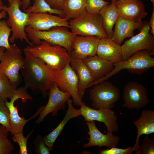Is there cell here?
<instances>
[{
  "label": "cell",
  "instance_id": "obj_1",
  "mask_svg": "<svg viewBox=\"0 0 154 154\" xmlns=\"http://www.w3.org/2000/svg\"><path fill=\"white\" fill-rule=\"evenodd\" d=\"M24 64L20 70L25 88L35 93H40L45 98L47 91L54 83V71L41 59L24 52Z\"/></svg>",
  "mask_w": 154,
  "mask_h": 154
},
{
  "label": "cell",
  "instance_id": "obj_2",
  "mask_svg": "<svg viewBox=\"0 0 154 154\" xmlns=\"http://www.w3.org/2000/svg\"><path fill=\"white\" fill-rule=\"evenodd\" d=\"M23 50L41 59L53 71L64 68L70 58L69 53L65 48L44 40H42L38 45H28Z\"/></svg>",
  "mask_w": 154,
  "mask_h": 154
},
{
  "label": "cell",
  "instance_id": "obj_3",
  "mask_svg": "<svg viewBox=\"0 0 154 154\" xmlns=\"http://www.w3.org/2000/svg\"><path fill=\"white\" fill-rule=\"evenodd\" d=\"M154 53L147 50H142L133 54L126 60L113 63L114 68L110 74L92 82L88 86V88L107 80L123 69H127L131 73L142 74L154 67V58L151 56Z\"/></svg>",
  "mask_w": 154,
  "mask_h": 154
},
{
  "label": "cell",
  "instance_id": "obj_4",
  "mask_svg": "<svg viewBox=\"0 0 154 154\" xmlns=\"http://www.w3.org/2000/svg\"><path fill=\"white\" fill-rule=\"evenodd\" d=\"M68 28L64 26H56L48 30L40 31L27 26L25 31L28 39L31 41L32 46L39 44L42 40H44L63 47L69 53L72 42L76 35L69 31Z\"/></svg>",
  "mask_w": 154,
  "mask_h": 154
},
{
  "label": "cell",
  "instance_id": "obj_5",
  "mask_svg": "<svg viewBox=\"0 0 154 154\" xmlns=\"http://www.w3.org/2000/svg\"><path fill=\"white\" fill-rule=\"evenodd\" d=\"M69 28L76 35L96 36L108 38L104 29L100 14H92L86 11L76 18L69 20Z\"/></svg>",
  "mask_w": 154,
  "mask_h": 154
},
{
  "label": "cell",
  "instance_id": "obj_6",
  "mask_svg": "<svg viewBox=\"0 0 154 154\" xmlns=\"http://www.w3.org/2000/svg\"><path fill=\"white\" fill-rule=\"evenodd\" d=\"M21 5V0H13L8 7L6 5L3 6V9L8 14L9 17L7 22L12 32L9 40L12 43L16 40L19 39L22 41L25 40L32 46L25 31V28L28 25L29 14L22 12L20 9Z\"/></svg>",
  "mask_w": 154,
  "mask_h": 154
},
{
  "label": "cell",
  "instance_id": "obj_7",
  "mask_svg": "<svg viewBox=\"0 0 154 154\" xmlns=\"http://www.w3.org/2000/svg\"><path fill=\"white\" fill-rule=\"evenodd\" d=\"M21 49L15 44L11 45L4 51L0 61V73L6 76L16 87L21 80L19 72L24 64Z\"/></svg>",
  "mask_w": 154,
  "mask_h": 154
},
{
  "label": "cell",
  "instance_id": "obj_8",
  "mask_svg": "<svg viewBox=\"0 0 154 154\" xmlns=\"http://www.w3.org/2000/svg\"><path fill=\"white\" fill-rule=\"evenodd\" d=\"M92 86L89 93L93 108H114L120 97L119 88L107 80Z\"/></svg>",
  "mask_w": 154,
  "mask_h": 154
},
{
  "label": "cell",
  "instance_id": "obj_9",
  "mask_svg": "<svg viewBox=\"0 0 154 154\" xmlns=\"http://www.w3.org/2000/svg\"><path fill=\"white\" fill-rule=\"evenodd\" d=\"M140 32L121 45L122 61L128 59L138 51L146 50L154 53V36L150 33L148 23H143Z\"/></svg>",
  "mask_w": 154,
  "mask_h": 154
},
{
  "label": "cell",
  "instance_id": "obj_10",
  "mask_svg": "<svg viewBox=\"0 0 154 154\" xmlns=\"http://www.w3.org/2000/svg\"><path fill=\"white\" fill-rule=\"evenodd\" d=\"M53 74L54 82L60 90L69 93L74 103L76 106H80L82 99L78 93V78L69 62L62 69L54 70Z\"/></svg>",
  "mask_w": 154,
  "mask_h": 154
},
{
  "label": "cell",
  "instance_id": "obj_11",
  "mask_svg": "<svg viewBox=\"0 0 154 154\" xmlns=\"http://www.w3.org/2000/svg\"><path fill=\"white\" fill-rule=\"evenodd\" d=\"M124 103L123 108L129 110H139L149 104L147 89L143 84L135 81L128 82L125 85L123 92Z\"/></svg>",
  "mask_w": 154,
  "mask_h": 154
},
{
  "label": "cell",
  "instance_id": "obj_12",
  "mask_svg": "<svg viewBox=\"0 0 154 154\" xmlns=\"http://www.w3.org/2000/svg\"><path fill=\"white\" fill-rule=\"evenodd\" d=\"M80 106L81 115L84 117V121L102 122L105 124L108 132L119 131L117 117L112 109L107 108L94 109L88 106L82 101Z\"/></svg>",
  "mask_w": 154,
  "mask_h": 154
},
{
  "label": "cell",
  "instance_id": "obj_13",
  "mask_svg": "<svg viewBox=\"0 0 154 154\" xmlns=\"http://www.w3.org/2000/svg\"><path fill=\"white\" fill-rule=\"evenodd\" d=\"M19 99L21 100L22 102L25 103L29 100H33L32 97L29 95L24 88L20 92L14 95L11 99L10 102L7 100L5 101V105L9 109L10 112V132L11 134L23 133V130L25 124L30 119H33L39 114L44 108V106L40 107L36 113L31 118L25 119L23 117H21L19 114L17 107L14 106L15 102Z\"/></svg>",
  "mask_w": 154,
  "mask_h": 154
},
{
  "label": "cell",
  "instance_id": "obj_14",
  "mask_svg": "<svg viewBox=\"0 0 154 154\" xmlns=\"http://www.w3.org/2000/svg\"><path fill=\"white\" fill-rule=\"evenodd\" d=\"M48 102L39 114L35 121L36 124H40L49 114L53 116H57L58 111L65 110V104L71 96L70 94L61 91L54 82L48 90Z\"/></svg>",
  "mask_w": 154,
  "mask_h": 154
},
{
  "label": "cell",
  "instance_id": "obj_15",
  "mask_svg": "<svg viewBox=\"0 0 154 154\" xmlns=\"http://www.w3.org/2000/svg\"><path fill=\"white\" fill-rule=\"evenodd\" d=\"M100 39L96 36L76 35L71 44L69 53L70 57L82 60L96 55Z\"/></svg>",
  "mask_w": 154,
  "mask_h": 154
},
{
  "label": "cell",
  "instance_id": "obj_16",
  "mask_svg": "<svg viewBox=\"0 0 154 154\" xmlns=\"http://www.w3.org/2000/svg\"><path fill=\"white\" fill-rule=\"evenodd\" d=\"M68 21L65 18L47 13H31L29 15L27 26L40 31L48 30L56 26H64L69 28Z\"/></svg>",
  "mask_w": 154,
  "mask_h": 154
},
{
  "label": "cell",
  "instance_id": "obj_17",
  "mask_svg": "<svg viewBox=\"0 0 154 154\" xmlns=\"http://www.w3.org/2000/svg\"><path fill=\"white\" fill-rule=\"evenodd\" d=\"M86 124L88 127V133L90 137L88 143L84 144V147L105 146L110 148L117 147L120 140L119 136L114 135L113 133L108 132L106 134L102 133L97 127L95 121H86Z\"/></svg>",
  "mask_w": 154,
  "mask_h": 154
},
{
  "label": "cell",
  "instance_id": "obj_18",
  "mask_svg": "<svg viewBox=\"0 0 154 154\" xmlns=\"http://www.w3.org/2000/svg\"><path fill=\"white\" fill-rule=\"evenodd\" d=\"M119 15L134 22L141 20L147 15L144 4L140 0H115Z\"/></svg>",
  "mask_w": 154,
  "mask_h": 154
},
{
  "label": "cell",
  "instance_id": "obj_19",
  "mask_svg": "<svg viewBox=\"0 0 154 154\" xmlns=\"http://www.w3.org/2000/svg\"><path fill=\"white\" fill-rule=\"evenodd\" d=\"M143 21L141 20L134 22L122 17L119 15L115 24V27L111 39L120 45L127 38L133 36V31L140 29L142 26Z\"/></svg>",
  "mask_w": 154,
  "mask_h": 154
},
{
  "label": "cell",
  "instance_id": "obj_20",
  "mask_svg": "<svg viewBox=\"0 0 154 154\" xmlns=\"http://www.w3.org/2000/svg\"><path fill=\"white\" fill-rule=\"evenodd\" d=\"M96 54L100 58L113 64L122 61L121 45L111 38L100 39Z\"/></svg>",
  "mask_w": 154,
  "mask_h": 154
},
{
  "label": "cell",
  "instance_id": "obj_21",
  "mask_svg": "<svg viewBox=\"0 0 154 154\" xmlns=\"http://www.w3.org/2000/svg\"><path fill=\"white\" fill-rule=\"evenodd\" d=\"M136 127L137 136L135 142L132 147L135 154L139 148V140L140 136L143 134L149 135L154 133V112L149 109L143 110L141 113L140 117L133 121Z\"/></svg>",
  "mask_w": 154,
  "mask_h": 154
},
{
  "label": "cell",
  "instance_id": "obj_22",
  "mask_svg": "<svg viewBox=\"0 0 154 154\" xmlns=\"http://www.w3.org/2000/svg\"><path fill=\"white\" fill-rule=\"evenodd\" d=\"M82 60L90 71L93 82L108 74L114 67L113 63L100 58L96 55L88 56Z\"/></svg>",
  "mask_w": 154,
  "mask_h": 154
},
{
  "label": "cell",
  "instance_id": "obj_23",
  "mask_svg": "<svg viewBox=\"0 0 154 154\" xmlns=\"http://www.w3.org/2000/svg\"><path fill=\"white\" fill-rule=\"evenodd\" d=\"M66 103L68 105V109L62 120L55 129L44 137L45 144L50 151H51L53 149L54 142L61 133L67 123L72 119L81 115L80 109H76L73 107L72 99L69 98Z\"/></svg>",
  "mask_w": 154,
  "mask_h": 154
},
{
  "label": "cell",
  "instance_id": "obj_24",
  "mask_svg": "<svg viewBox=\"0 0 154 154\" xmlns=\"http://www.w3.org/2000/svg\"><path fill=\"white\" fill-rule=\"evenodd\" d=\"M69 63L71 66L76 71L78 76V93L80 98L82 99L86 89L88 86L94 81L92 76L82 60L70 57Z\"/></svg>",
  "mask_w": 154,
  "mask_h": 154
},
{
  "label": "cell",
  "instance_id": "obj_25",
  "mask_svg": "<svg viewBox=\"0 0 154 154\" xmlns=\"http://www.w3.org/2000/svg\"><path fill=\"white\" fill-rule=\"evenodd\" d=\"M103 27L108 38H112L114 33L113 27L119 16L115 0L107 5L101 11Z\"/></svg>",
  "mask_w": 154,
  "mask_h": 154
},
{
  "label": "cell",
  "instance_id": "obj_26",
  "mask_svg": "<svg viewBox=\"0 0 154 154\" xmlns=\"http://www.w3.org/2000/svg\"><path fill=\"white\" fill-rule=\"evenodd\" d=\"M86 0H65L63 10L65 18L70 20L86 11Z\"/></svg>",
  "mask_w": 154,
  "mask_h": 154
},
{
  "label": "cell",
  "instance_id": "obj_27",
  "mask_svg": "<svg viewBox=\"0 0 154 154\" xmlns=\"http://www.w3.org/2000/svg\"><path fill=\"white\" fill-rule=\"evenodd\" d=\"M24 88V87L17 88L14 86L6 76L0 73V101H5L8 98L10 99Z\"/></svg>",
  "mask_w": 154,
  "mask_h": 154
},
{
  "label": "cell",
  "instance_id": "obj_28",
  "mask_svg": "<svg viewBox=\"0 0 154 154\" xmlns=\"http://www.w3.org/2000/svg\"><path fill=\"white\" fill-rule=\"evenodd\" d=\"M24 12L29 14L31 13H48L55 14L65 18L63 10L52 8L45 0H34L33 4L29 7Z\"/></svg>",
  "mask_w": 154,
  "mask_h": 154
},
{
  "label": "cell",
  "instance_id": "obj_29",
  "mask_svg": "<svg viewBox=\"0 0 154 154\" xmlns=\"http://www.w3.org/2000/svg\"><path fill=\"white\" fill-rule=\"evenodd\" d=\"M9 132L5 127L0 125V154H11L14 149L8 138Z\"/></svg>",
  "mask_w": 154,
  "mask_h": 154
},
{
  "label": "cell",
  "instance_id": "obj_30",
  "mask_svg": "<svg viewBox=\"0 0 154 154\" xmlns=\"http://www.w3.org/2000/svg\"><path fill=\"white\" fill-rule=\"evenodd\" d=\"M11 32L7 21L5 20L0 21V47H5L6 49L10 48L9 42V36Z\"/></svg>",
  "mask_w": 154,
  "mask_h": 154
},
{
  "label": "cell",
  "instance_id": "obj_31",
  "mask_svg": "<svg viewBox=\"0 0 154 154\" xmlns=\"http://www.w3.org/2000/svg\"><path fill=\"white\" fill-rule=\"evenodd\" d=\"M109 2L104 0H86V11L92 14H100Z\"/></svg>",
  "mask_w": 154,
  "mask_h": 154
},
{
  "label": "cell",
  "instance_id": "obj_32",
  "mask_svg": "<svg viewBox=\"0 0 154 154\" xmlns=\"http://www.w3.org/2000/svg\"><path fill=\"white\" fill-rule=\"evenodd\" d=\"M0 124L9 132L10 130V112L4 100L0 101Z\"/></svg>",
  "mask_w": 154,
  "mask_h": 154
},
{
  "label": "cell",
  "instance_id": "obj_33",
  "mask_svg": "<svg viewBox=\"0 0 154 154\" xmlns=\"http://www.w3.org/2000/svg\"><path fill=\"white\" fill-rule=\"evenodd\" d=\"M154 140L148 135H146L143 139L138 151L135 154H154Z\"/></svg>",
  "mask_w": 154,
  "mask_h": 154
},
{
  "label": "cell",
  "instance_id": "obj_34",
  "mask_svg": "<svg viewBox=\"0 0 154 154\" xmlns=\"http://www.w3.org/2000/svg\"><path fill=\"white\" fill-rule=\"evenodd\" d=\"M34 128L28 134L26 137H25L23 133L15 134L13 135V139L14 142L19 145L20 150L18 154H27V143L29 138L33 132Z\"/></svg>",
  "mask_w": 154,
  "mask_h": 154
},
{
  "label": "cell",
  "instance_id": "obj_35",
  "mask_svg": "<svg viewBox=\"0 0 154 154\" xmlns=\"http://www.w3.org/2000/svg\"><path fill=\"white\" fill-rule=\"evenodd\" d=\"M33 143L35 146V153L36 154H49L50 151L45 144L44 137L41 135H37L34 139Z\"/></svg>",
  "mask_w": 154,
  "mask_h": 154
},
{
  "label": "cell",
  "instance_id": "obj_36",
  "mask_svg": "<svg viewBox=\"0 0 154 154\" xmlns=\"http://www.w3.org/2000/svg\"><path fill=\"white\" fill-rule=\"evenodd\" d=\"M133 151V147L129 146L125 149L112 147L108 149L100 150L98 154H131Z\"/></svg>",
  "mask_w": 154,
  "mask_h": 154
},
{
  "label": "cell",
  "instance_id": "obj_37",
  "mask_svg": "<svg viewBox=\"0 0 154 154\" xmlns=\"http://www.w3.org/2000/svg\"><path fill=\"white\" fill-rule=\"evenodd\" d=\"M52 9L62 10L65 0H45Z\"/></svg>",
  "mask_w": 154,
  "mask_h": 154
},
{
  "label": "cell",
  "instance_id": "obj_38",
  "mask_svg": "<svg viewBox=\"0 0 154 154\" xmlns=\"http://www.w3.org/2000/svg\"><path fill=\"white\" fill-rule=\"evenodd\" d=\"M148 25L150 27V32L154 36V9H153L149 23Z\"/></svg>",
  "mask_w": 154,
  "mask_h": 154
},
{
  "label": "cell",
  "instance_id": "obj_39",
  "mask_svg": "<svg viewBox=\"0 0 154 154\" xmlns=\"http://www.w3.org/2000/svg\"><path fill=\"white\" fill-rule=\"evenodd\" d=\"M31 0H21L22 10L24 11L30 6Z\"/></svg>",
  "mask_w": 154,
  "mask_h": 154
},
{
  "label": "cell",
  "instance_id": "obj_40",
  "mask_svg": "<svg viewBox=\"0 0 154 154\" xmlns=\"http://www.w3.org/2000/svg\"><path fill=\"white\" fill-rule=\"evenodd\" d=\"M7 13L6 11L3 9L0 12V20L2 18H6Z\"/></svg>",
  "mask_w": 154,
  "mask_h": 154
},
{
  "label": "cell",
  "instance_id": "obj_41",
  "mask_svg": "<svg viewBox=\"0 0 154 154\" xmlns=\"http://www.w3.org/2000/svg\"><path fill=\"white\" fill-rule=\"evenodd\" d=\"M6 48L3 47H0V61Z\"/></svg>",
  "mask_w": 154,
  "mask_h": 154
},
{
  "label": "cell",
  "instance_id": "obj_42",
  "mask_svg": "<svg viewBox=\"0 0 154 154\" xmlns=\"http://www.w3.org/2000/svg\"><path fill=\"white\" fill-rule=\"evenodd\" d=\"M3 3L1 0H0V12L3 9Z\"/></svg>",
  "mask_w": 154,
  "mask_h": 154
},
{
  "label": "cell",
  "instance_id": "obj_43",
  "mask_svg": "<svg viewBox=\"0 0 154 154\" xmlns=\"http://www.w3.org/2000/svg\"><path fill=\"white\" fill-rule=\"evenodd\" d=\"M13 0H8L9 5H10L12 2Z\"/></svg>",
  "mask_w": 154,
  "mask_h": 154
},
{
  "label": "cell",
  "instance_id": "obj_44",
  "mask_svg": "<svg viewBox=\"0 0 154 154\" xmlns=\"http://www.w3.org/2000/svg\"><path fill=\"white\" fill-rule=\"evenodd\" d=\"M152 2L153 6L154 5V0H150Z\"/></svg>",
  "mask_w": 154,
  "mask_h": 154
},
{
  "label": "cell",
  "instance_id": "obj_45",
  "mask_svg": "<svg viewBox=\"0 0 154 154\" xmlns=\"http://www.w3.org/2000/svg\"></svg>",
  "mask_w": 154,
  "mask_h": 154
}]
</instances>
